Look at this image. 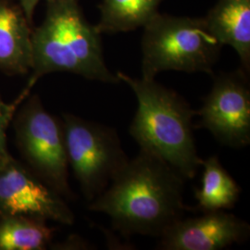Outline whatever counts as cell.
I'll return each mask as SVG.
<instances>
[{
	"mask_svg": "<svg viewBox=\"0 0 250 250\" xmlns=\"http://www.w3.org/2000/svg\"><path fill=\"white\" fill-rule=\"evenodd\" d=\"M24 216L72 225L75 216L60 194L12 157L0 170V218Z\"/></svg>",
	"mask_w": 250,
	"mask_h": 250,
	"instance_id": "8",
	"label": "cell"
},
{
	"mask_svg": "<svg viewBox=\"0 0 250 250\" xmlns=\"http://www.w3.org/2000/svg\"><path fill=\"white\" fill-rule=\"evenodd\" d=\"M249 73L241 68L216 75L212 87L197 111V126L222 145L239 149L250 143Z\"/></svg>",
	"mask_w": 250,
	"mask_h": 250,
	"instance_id": "7",
	"label": "cell"
},
{
	"mask_svg": "<svg viewBox=\"0 0 250 250\" xmlns=\"http://www.w3.org/2000/svg\"><path fill=\"white\" fill-rule=\"evenodd\" d=\"M162 0H102L100 19L96 25L100 34H117L142 27L158 13Z\"/></svg>",
	"mask_w": 250,
	"mask_h": 250,
	"instance_id": "13",
	"label": "cell"
},
{
	"mask_svg": "<svg viewBox=\"0 0 250 250\" xmlns=\"http://www.w3.org/2000/svg\"><path fill=\"white\" fill-rule=\"evenodd\" d=\"M26 96L23 93L22 97L12 104L5 103L0 98V155L6 159L11 157L7 148V129L14 118L17 107L21 105V101Z\"/></svg>",
	"mask_w": 250,
	"mask_h": 250,
	"instance_id": "15",
	"label": "cell"
},
{
	"mask_svg": "<svg viewBox=\"0 0 250 250\" xmlns=\"http://www.w3.org/2000/svg\"><path fill=\"white\" fill-rule=\"evenodd\" d=\"M42 0H20L21 11L23 12L24 16L28 21H30L35 12L36 6L41 2ZM48 1V0H47Z\"/></svg>",
	"mask_w": 250,
	"mask_h": 250,
	"instance_id": "16",
	"label": "cell"
},
{
	"mask_svg": "<svg viewBox=\"0 0 250 250\" xmlns=\"http://www.w3.org/2000/svg\"><path fill=\"white\" fill-rule=\"evenodd\" d=\"M69 166L91 202L101 195L129 161L116 130L72 113L62 115Z\"/></svg>",
	"mask_w": 250,
	"mask_h": 250,
	"instance_id": "5",
	"label": "cell"
},
{
	"mask_svg": "<svg viewBox=\"0 0 250 250\" xmlns=\"http://www.w3.org/2000/svg\"><path fill=\"white\" fill-rule=\"evenodd\" d=\"M182 217L161 234L158 245L163 250H221L247 241L250 225L225 210L202 211Z\"/></svg>",
	"mask_w": 250,
	"mask_h": 250,
	"instance_id": "9",
	"label": "cell"
},
{
	"mask_svg": "<svg viewBox=\"0 0 250 250\" xmlns=\"http://www.w3.org/2000/svg\"><path fill=\"white\" fill-rule=\"evenodd\" d=\"M21 10L0 0V70L24 74L32 70V31Z\"/></svg>",
	"mask_w": 250,
	"mask_h": 250,
	"instance_id": "11",
	"label": "cell"
},
{
	"mask_svg": "<svg viewBox=\"0 0 250 250\" xmlns=\"http://www.w3.org/2000/svg\"><path fill=\"white\" fill-rule=\"evenodd\" d=\"M19 148L32 170L62 197H70L69 162L62 122L32 97L15 119Z\"/></svg>",
	"mask_w": 250,
	"mask_h": 250,
	"instance_id": "6",
	"label": "cell"
},
{
	"mask_svg": "<svg viewBox=\"0 0 250 250\" xmlns=\"http://www.w3.org/2000/svg\"><path fill=\"white\" fill-rule=\"evenodd\" d=\"M116 75L137 99L129 133L140 149L165 161L186 180L194 178L202 163L193 132L197 111L177 92L155 79L134 78L123 72Z\"/></svg>",
	"mask_w": 250,
	"mask_h": 250,
	"instance_id": "2",
	"label": "cell"
},
{
	"mask_svg": "<svg viewBox=\"0 0 250 250\" xmlns=\"http://www.w3.org/2000/svg\"><path fill=\"white\" fill-rule=\"evenodd\" d=\"M101 34L83 16L77 0H48L43 22L32 32V77L70 72L87 80L117 84L103 55Z\"/></svg>",
	"mask_w": 250,
	"mask_h": 250,
	"instance_id": "3",
	"label": "cell"
},
{
	"mask_svg": "<svg viewBox=\"0 0 250 250\" xmlns=\"http://www.w3.org/2000/svg\"><path fill=\"white\" fill-rule=\"evenodd\" d=\"M204 20L222 45L234 49L242 70L250 73V0H218Z\"/></svg>",
	"mask_w": 250,
	"mask_h": 250,
	"instance_id": "10",
	"label": "cell"
},
{
	"mask_svg": "<svg viewBox=\"0 0 250 250\" xmlns=\"http://www.w3.org/2000/svg\"><path fill=\"white\" fill-rule=\"evenodd\" d=\"M10 158H11V157H10ZM10 158H9V159H6V158H4V157H2V156L0 155V170L4 167V165L6 164V162L9 161Z\"/></svg>",
	"mask_w": 250,
	"mask_h": 250,
	"instance_id": "17",
	"label": "cell"
},
{
	"mask_svg": "<svg viewBox=\"0 0 250 250\" xmlns=\"http://www.w3.org/2000/svg\"><path fill=\"white\" fill-rule=\"evenodd\" d=\"M185 180L160 158L140 149L112 178L88 209L107 215L125 237H161L184 217Z\"/></svg>",
	"mask_w": 250,
	"mask_h": 250,
	"instance_id": "1",
	"label": "cell"
},
{
	"mask_svg": "<svg viewBox=\"0 0 250 250\" xmlns=\"http://www.w3.org/2000/svg\"><path fill=\"white\" fill-rule=\"evenodd\" d=\"M53 228L47 221L24 217L0 218V250H44L50 245Z\"/></svg>",
	"mask_w": 250,
	"mask_h": 250,
	"instance_id": "14",
	"label": "cell"
},
{
	"mask_svg": "<svg viewBox=\"0 0 250 250\" xmlns=\"http://www.w3.org/2000/svg\"><path fill=\"white\" fill-rule=\"evenodd\" d=\"M203 177L195 197L202 211L231 209L238 202L241 188L225 170L217 156L202 160Z\"/></svg>",
	"mask_w": 250,
	"mask_h": 250,
	"instance_id": "12",
	"label": "cell"
},
{
	"mask_svg": "<svg viewBox=\"0 0 250 250\" xmlns=\"http://www.w3.org/2000/svg\"><path fill=\"white\" fill-rule=\"evenodd\" d=\"M142 78L152 80L162 72L213 74L224 45L204 18L156 13L143 27Z\"/></svg>",
	"mask_w": 250,
	"mask_h": 250,
	"instance_id": "4",
	"label": "cell"
}]
</instances>
